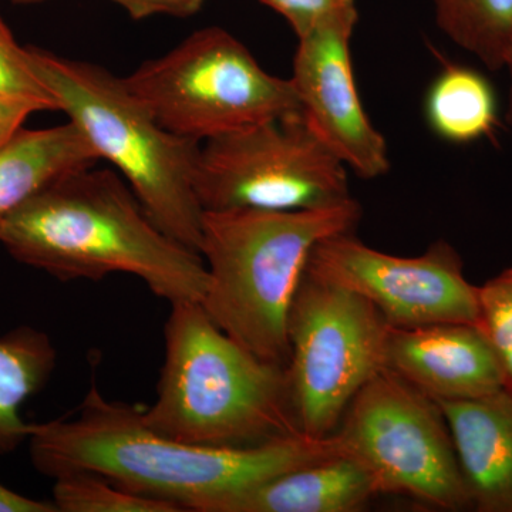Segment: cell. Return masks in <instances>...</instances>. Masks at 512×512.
Returning <instances> with one entry per match:
<instances>
[{"label":"cell","instance_id":"cb8c5ba5","mask_svg":"<svg viewBox=\"0 0 512 512\" xmlns=\"http://www.w3.org/2000/svg\"><path fill=\"white\" fill-rule=\"evenodd\" d=\"M43 110L36 101L0 93V147L22 130L29 116Z\"/></svg>","mask_w":512,"mask_h":512},{"label":"cell","instance_id":"5b68a950","mask_svg":"<svg viewBox=\"0 0 512 512\" xmlns=\"http://www.w3.org/2000/svg\"><path fill=\"white\" fill-rule=\"evenodd\" d=\"M29 52L57 110L79 128L99 161L113 165L161 231L200 254L204 211L194 171L201 143L165 130L124 77L37 47Z\"/></svg>","mask_w":512,"mask_h":512},{"label":"cell","instance_id":"7c38bea8","mask_svg":"<svg viewBox=\"0 0 512 512\" xmlns=\"http://www.w3.org/2000/svg\"><path fill=\"white\" fill-rule=\"evenodd\" d=\"M384 369L436 402L480 399L504 390V373L484 330L474 323L389 326Z\"/></svg>","mask_w":512,"mask_h":512},{"label":"cell","instance_id":"603a6c76","mask_svg":"<svg viewBox=\"0 0 512 512\" xmlns=\"http://www.w3.org/2000/svg\"><path fill=\"white\" fill-rule=\"evenodd\" d=\"M126 10L136 20L153 18V16H175L190 18L200 12L205 0H111Z\"/></svg>","mask_w":512,"mask_h":512},{"label":"cell","instance_id":"44dd1931","mask_svg":"<svg viewBox=\"0 0 512 512\" xmlns=\"http://www.w3.org/2000/svg\"><path fill=\"white\" fill-rule=\"evenodd\" d=\"M0 93L36 101L45 110H57L55 97L40 79L29 47L16 42L12 30L0 16Z\"/></svg>","mask_w":512,"mask_h":512},{"label":"cell","instance_id":"4fadbf2b","mask_svg":"<svg viewBox=\"0 0 512 512\" xmlns=\"http://www.w3.org/2000/svg\"><path fill=\"white\" fill-rule=\"evenodd\" d=\"M466 483L471 511L512 512V396L507 390L437 402Z\"/></svg>","mask_w":512,"mask_h":512},{"label":"cell","instance_id":"e0dca14e","mask_svg":"<svg viewBox=\"0 0 512 512\" xmlns=\"http://www.w3.org/2000/svg\"><path fill=\"white\" fill-rule=\"evenodd\" d=\"M426 117L431 130L450 143L493 136L500 117L493 84L471 67L447 66L427 93Z\"/></svg>","mask_w":512,"mask_h":512},{"label":"cell","instance_id":"5bb4252c","mask_svg":"<svg viewBox=\"0 0 512 512\" xmlns=\"http://www.w3.org/2000/svg\"><path fill=\"white\" fill-rule=\"evenodd\" d=\"M377 497L369 471L338 454L221 498L205 512H359Z\"/></svg>","mask_w":512,"mask_h":512},{"label":"cell","instance_id":"52a82bcc","mask_svg":"<svg viewBox=\"0 0 512 512\" xmlns=\"http://www.w3.org/2000/svg\"><path fill=\"white\" fill-rule=\"evenodd\" d=\"M202 211H301L350 200L348 167L298 113L210 138L198 151Z\"/></svg>","mask_w":512,"mask_h":512},{"label":"cell","instance_id":"277c9868","mask_svg":"<svg viewBox=\"0 0 512 512\" xmlns=\"http://www.w3.org/2000/svg\"><path fill=\"white\" fill-rule=\"evenodd\" d=\"M360 218L355 198L315 210L204 211L201 308L249 352L288 366L289 309L308 256L322 239L355 231Z\"/></svg>","mask_w":512,"mask_h":512},{"label":"cell","instance_id":"7a4b0ae2","mask_svg":"<svg viewBox=\"0 0 512 512\" xmlns=\"http://www.w3.org/2000/svg\"><path fill=\"white\" fill-rule=\"evenodd\" d=\"M0 244L63 282L133 275L170 305L200 303L207 291L201 255L161 231L116 171L94 165L20 205L0 225Z\"/></svg>","mask_w":512,"mask_h":512},{"label":"cell","instance_id":"8fae6325","mask_svg":"<svg viewBox=\"0 0 512 512\" xmlns=\"http://www.w3.org/2000/svg\"><path fill=\"white\" fill-rule=\"evenodd\" d=\"M359 13H345L298 37L291 83L302 116L326 147L359 177L389 173L386 138L370 121L357 90L350 42Z\"/></svg>","mask_w":512,"mask_h":512},{"label":"cell","instance_id":"d4e9b609","mask_svg":"<svg viewBox=\"0 0 512 512\" xmlns=\"http://www.w3.org/2000/svg\"><path fill=\"white\" fill-rule=\"evenodd\" d=\"M0 512H57L52 501L33 500L0 484Z\"/></svg>","mask_w":512,"mask_h":512},{"label":"cell","instance_id":"30bf717a","mask_svg":"<svg viewBox=\"0 0 512 512\" xmlns=\"http://www.w3.org/2000/svg\"><path fill=\"white\" fill-rule=\"evenodd\" d=\"M303 272L372 303L392 328L480 320L478 286L468 282L463 259L446 241L407 258L370 248L346 232L318 242Z\"/></svg>","mask_w":512,"mask_h":512},{"label":"cell","instance_id":"484cf974","mask_svg":"<svg viewBox=\"0 0 512 512\" xmlns=\"http://www.w3.org/2000/svg\"><path fill=\"white\" fill-rule=\"evenodd\" d=\"M504 70H507L508 80H510V84H508V99H507V109H505V120L512 127V42L510 45V49H508L507 59H505Z\"/></svg>","mask_w":512,"mask_h":512},{"label":"cell","instance_id":"3957f363","mask_svg":"<svg viewBox=\"0 0 512 512\" xmlns=\"http://www.w3.org/2000/svg\"><path fill=\"white\" fill-rule=\"evenodd\" d=\"M150 429L181 443L248 448L303 436L286 366L268 362L222 332L198 302L171 305Z\"/></svg>","mask_w":512,"mask_h":512},{"label":"cell","instance_id":"ffe728a7","mask_svg":"<svg viewBox=\"0 0 512 512\" xmlns=\"http://www.w3.org/2000/svg\"><path fill=\"white\" fill-rule=\"evenodd\" d=\"M480 320L504 373V390L512 396V266L478 286Z\"/></svg>","mask_w":512,"mask_h":512},{"label":"cell","instance_id":"7402d4cb","mask_svg":"<svg viewBox=\"0 0 512 512\" xmlns=\"http://www.w3.org/2000/svg\"><path fill=\"white\" fill-rule=\"evenodd\" d=\"M288 20L296 37L308 35L322 23L355 12L356 0H259Z\"/></svg>","mask_w":512,"mask_h":512},{"label":"cell","instance_id":"8992f818","mask_svg":"<svg viewBox=\"0 0 512 512\" xmlns=\"http://www.w3.org/2000/svg\"><path fill=\"white\" fill-rule=\"evenodd\" d=\"M124 82L165 130L197 143L301 111L291 80L266 72L217 26L192 33Z\"/></svg>","mask_w":512,"mask_h":512},{"label":"cell","instance_id":"2e32d148","mask_svg":"<svg viewBox=\"0 0 512 512\" xmlns=\"http://www.w3.org/2000/svg\"><path fill=\"white\" fill-rule=\"evenodd\" d=\"M56 362V348L42 330L23 325L0 336V454L28 441L30 424L20 409L46 386Z\"/></svg>","mask_w":512,"mask_h":512},{"label":"cell","instance_id":"4316f807","mask_svg":"<svg viewBox=\"0 0 512 512\" xmlns=\"http://www.w3.org/2000/svg\"><path fill=\"white\" fill-rule=\"evenodd\" d=\"M9 2L15 3V5H36V3L47 2V0H9Z\"/></svg>","mask_w":512,"mask_h":512},{"label":"cell","instance_id":"ba28073f","mask_svg":"<svg viewBox=\"0 0 512 512\" xmlns=\"http://www.w3.org/2000/svg\"><path fill=\"white\" fill-rule=\"evenodd\" d=\"M335 433L343 454L369 471L380 495H403L441 511H471L440 404L396 373L383 369L373 376Z\"/></svg>","mask_w":512,"mask_h":512},{"label":"cell","instance_id":"9c48e42d","mask_svg":"<svg viewBox=\"0 0 512 512\" xmlns=\"http://www.w3.org/2000/svg\"><path fill=\"white\" fill-rule=\"evenodd\" d=\"M386 320L372 303L303 272L288 316V380L303 436L338 430L353 397L384 369Z\"/></svg>","mask_w":512,"mask_h":512},{"label":"cell","instance_id":"d6986e66","mask_svg":"<svg viewBox=\"0 0 512 512\" xmlns=\"http://www.w3.org/2000/svg\"><path fill=\"white\" fill-rule=\"evenodd\" d=\"M52 503L57 512H183L177 505L131 493L89 471L55 478Z\"/></svg>","mask_w":512,"mask_h":512},{"label":"cell","instance_id":"ac0fdd59","mask_svg":"<svg viewBox=\"0 0 512 512\" xmlns=\"http://www.w3.org/2000/svg\"><path fill=\"white\" fill-rule=\"evenodd\" d=\"M441 32L491 72L504 70L512 42V0H431Z\"/></svg>","mask_w":512,"mask_h":512},{"label":"cell","instance_id":"6da1fadb","mask_svg":"<svg viewBox=\"0 0 512 512\" xmlns=\"http://www.w3.org/2000/svg\"><path fill=\"white\" fill-rule=\"evenodd\" d=\"M143 409L106 399L93 384L76 417L30 424L26 443L33 467L53 480L89 471L183 512H205L228 495L343 454L335 433L248 448L194 446L150 429Z\"/></svg>","mask_w":512,"mask_h":512},{"label":"cell","instance_id":"9a60e30c","mask_svg":"<svg viewBox=\"0 0 512 512\" xmlns=\"http://www.w3.org/2000/svg\"><path fill=\"white\" fill-rule=\"evenodd\" d=\"M99 161L79 128H22L0 147V225L37 192L64 175L93 167Z\"/></svg>","mask_w":512,"mask_h":512}]
</instances>
